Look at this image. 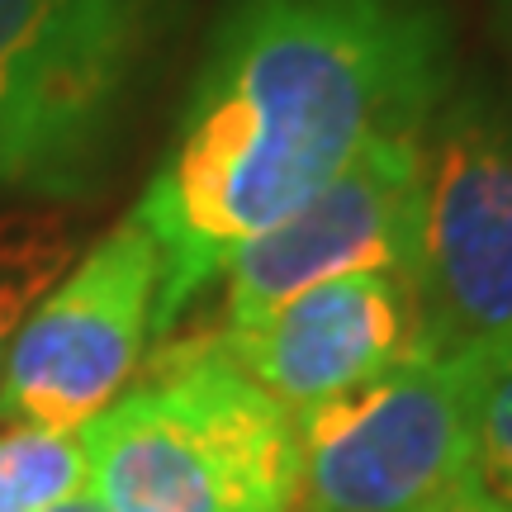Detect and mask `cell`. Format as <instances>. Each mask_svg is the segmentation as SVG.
<instances>
[{
	"instance_id": "cell-1",
	"label": "cell",
	"mask_w": 512,
	"mask_h": 512,
	"mask_svg": "<svg viewBox=\"0 0 512 512\" xmlns=\"http://www.w3.org/2000/svg\"><path fill=\"white\" fill-rule=\"evenodd\" d=\"M456 86L446 0H228L133 219L162 252L157 337L271 223Z\"/></svg>"
},
{
	"instance_id": "cell-2",
	"label": "cell",
	"mask_w": 512,
	"mask_h": 512,
	"mask_svg": "<svg viewBox=\"0 0 512 512\" xmlns=\"http://www.w3.org/2000/svg\"><path fill=\"white\" fill-rule=\"evenodd\" d=\"M86 489L110 512H294L299 418L209 342L157 356V375L86 422Z\"/></svg>"
},
{
	"instance_id": "cell-3",
	"label": "cell",
	"mask_w": 512,
	"mask_h": 512,
	"mask_svg": "<svg viewBox=\"0 0 512 512\" xmlns=\"http://www.w3.org/2000/svg\"><path fill=\"white\" fill-rule=\"evenodd\" d=\"M413 356L484 366L512 347V100L451 86L422 128Z\"/></svg>"
},
{
	"instance_id": "cell-4",
	"label": "cell",
	"mask_w": 512,
	"mask_h": 512,
	"mask_svg": "<svg viewBox=\"0 0 512 512\" xmlns=\"http://www.w3.org/2000/svg\"><path fill=\"white\" fill-rule=\"evenodd\" d=\"M176 0H0V190L76 195Z\"/></svg>"
},
{
	"instance_id": "cell-5",
	"label": "cell",
	"mask_w": 512,
	"mask_h": 512,
	"mask_svg": "<svg viewBox=\"0 0 512 512\" xmlns=\"http://www.w3.org/2000/svg\"><path fill=\"white\" fill-rule=\"evenodd\" d=\"M475 375L408 356L299 418L294 512H446L479 489Z\"/></svg>"
},
{
	"instance_id": "cell-6",
	"label": "cell",
	"mask_w": 512,
	"mask_h": 512,
	"mask_svg": "<svg viewBox=\"0 0 512 512\" xmlns=\"http://www.w3.org/2000/svg\"><path fill=\"white\" fill-rule=\"evenodd\" d=\"M157 304L162 252L143 223L124 219L76 256L19 323L0 375V422L48 432L95 422L143 361Z\"/></svg>"
},
{
	"instance_id": "cell-7",
	"label": "cell",
	"mask_w": 512,
	"mask_h": 512,
	"mask_svg": "<svg viewBox=\"0 0 512 512\" xmlns=\"http://www.w3.org/2000/svg\"><path fill=\"white\" fill-rule=\"evenodd\" d=\"M422 195V133L380 138L294 214L271 223L228 266L223 328H242L275 304L337 275L384 271L413 280Z\"/></svg>"
},
{
	"instance_id": "cell-8",
	"label": "cell",
	"mask_w": 512,
	"mask_h": 512,
	"mask_svg": "<svg viewBox=\"0 0 512 512\" xmlns=\"http://www.w3.org/2000/svg\"><path fill=\"white\" fill-rule=\"evenodd\" d=\"M209 347L285 413L309 418L413 356V285L384 271L337 275L242 328H223Z\"/></svg>"
},
{
	"instance_id": "cell-9",
	"label": "cell",
	"mask_w": 512,
	"mask_h": 512,
	"mask_svg": "<svg viewBox=\"0 0 512 512\" xmlns=\"http://www.w3.org/2000/svg\"><path fill=\"white\" fill-rule=\"evenodd\" d=\"M76 261L72 219L57 209H5L0 214V375L19 323Z\"/></svg>"
},
{
	"instance_id": "cell-10",
	"label": "cell",
	"mask_w": 512,
	"mask_h": 512,
	"mask_svg": "<svg viewBox=\"0 0 512 512\" xmlns=\"http://www.w3.org/2000/svg\"><path fill=\"white\" fill-rule=\"evenodd\" d=\"M86 489V451L76 432L5 427L0 432V512H43Z\"/></svg>"
},
{
	"instance_id": "cell-11",
	"label": "cell",
	"mask_w": 512,
	"mask_h": 512,
	"mask_svg": "<svg viewBox=\"0 0 512 512\" xmlns=\"http://www.w3.org/2000/svg\"><path fill=\"white\" fill-rule=\"evenodd\" d=\"M475 484L512 512V347L489 356L475 375Z\"/></svg>"
},
{
	"instance_id": "cell-12",
	"label": "cell",
	"mask_w": 512,
	"mask_h": 512,
	"mask_svg": "<svg viewBox=\"0 0 512 512\" xmlns=\"http://www.w3.org/2000/svg\"><path fill=\"white\" fill-rule=\"evenodd\" d=\"M489 34H494L503 67H508V86H512V0H489ZM512 100V95H508Z\"/></svg>"
},
{
	"instance_id": "cell-13",
	"label": "cell",
	"mask_w": 512,
	"mask_h": 512,
	"mask_svg": "<svg viewBox=\"0 0 512 512\" xmlns=\"http://www.w3.org/2000/svg\"><path fill=\"white\" fill-rule=\"evenodd\" d=\"M43 512H110V508H105V503H100L91 489H81V494L62 498V503H53V508H43Z\"/></svg>"
},
{
	"instance_id": "cell-14",
	"label": "cell",
	"mask_w": 512,
	"mask_h": 512,
	"mask_svg": "<svg viewBox=\"0 0 512 512\" xmlns=\"http://www.w3.org/2000/svg\"><path fill=\"white\" fill-rule=\"evenodd\" d=\"M446 512H508V508H498V503H489V498L479 494V489H470L465 498H456Z\"/></svg>"
}]
</instances>
